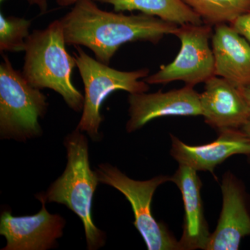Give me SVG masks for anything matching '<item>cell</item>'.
Segmentation results:
<instances>
[{"label": "cell", "instance_id": "6da1fadb", "mask_svg": "<svg viewBox=\"0 0 250 250\" xmlns=\"http://www.w3.org/2000/svg\"><path fill=\"white\" fill-rule=\"evenodd\" d=\"M60 21L67 45L86 47L106 65L124 44L142 41L156 45L164 36L174 35L179 27L143 13L104 11L95 0H78Z\"/></svg>", "mask_w": 250, "mask_h": 250}, {"label": "cell", "instance_id": "7a4b0ae2", "mask_svg": "<svg viewBox=\"0 0 250 250\" xmlns=\"http://www.w3.org/2000/svg\"><path fill=\"white\" fill-rule=\"evenodd\" d=\"M66 45L60 19L45 29L33 31L26 41L22 73L32 86L54 90L69 107L80 112L84 96L72 83V70L77 64Z\"/></svg>", "mask_w": 250, "mask_h": 250}, {"label": "cell", "instance_id": "3957f363", "mask_svg": "<svg viewBox=\"0 0 250 250\" xmlns=\"http://www.w3.org/2000/svg\"><path fill=\"white\" fill-rule=\"evenodd\" d=\"M64 146L66 167L44 192L46 201L65 205L78 215L84 227L87 248L100 249L104 246L106 234L95 226L92 216L93 195L100 182L95 171L90 169L88 140L77 128L65 137Z\"/></svg>", "mask_w": 250, "mask_h": 250}, {"label": "cell", "instance_id": "277c9868", "mask_svg": "<svg viewBox=\"0 0 250 250\" xmlns=\"http://www.w3.org/2000/svg\"><path fill=\"white\" fill-rule=\"evenodd\" d=\"M47 97L16 70L7 56L0 64V136L25 141L42 134L39 119L47 113Z\"/></svg>", "mask_w": 250, "mask_h": 250}, {"label": "cell", "instance_id": "5b68a950", "mask_svg": "<svg viewBox=\"0 0 250 250\" xmlns=\"http://www.w3.org/2000/svg\"><path fill=\"white\" fill-rule=\"evenodd\" d=\"M77 67L84 85V105L77 129L85 131L91 139L98 141L99 129L103 121L100 108L110 94L125 90L129 94L146 93L149 85L141 79L149 76L148 68L134 71H121L99 62L85 53L81 46H75Z\"/></svg>", "mask_w": 250, "mask_h": 250}, {"label": "cell", "instance_id": "8992f818", "mask_svg": "<svg viewBox=\"0 0 250 250\" xmlns=\"http://www.w3.org/2000/svg\"><path fill=\"white\" fill-rule=\"evenodd\" d=\"M99 182L115 188L131 204L134 213V225L149 250H181L165 225L156 221L151 210L153 195L161 184L171 181V177L159 175L146 181L130 179L116 167L100 164L95 170Z\"/></svg>", "mask_w": 250, "mask_h": 250}, {"label": "cell", "instance_id": "52a82bcc", "mask_svg": "<svg viewBox=\"0 0 250 250\" xmlns=\"http://www.w3.org/2000/svg\"><path fill=\"white\" fill-rule=\"evenodd\" d=\"M212 26L187 24L179 26L174 36L180 40L181 49L173 62L144 79L149 85L167 84L182 81L195 86L215 76V61L209 40Z\"/></svg>", "mask_w": 250, "mask_h": 250}, {"label": "cell", "instance_id": "ba28073f", "mask_svg": "<svg viewBox=\"0 0 250 250\" xmlns=\"http://www.w3.org/2000/svg\"><path fill=\"white\" fill-rule=\"evenodd\" d=\"M42 203L39 213L30 216L15 217L5 210L0 218V234L6 239L2 250H47L53 248L62 236L65 220L46 209L44 192L36 195Z\"/></svg>", "mask_w": 250, "mask_h": 250}, {"label": "cell", "instance_id": "9c48e42d", "mask_svg": "<svg viewBox=\"0 0 250 250\" xmlns=\"http://www.w3.org/2000/svg\"><path fill=\"white\" fill-rule=\"evenodd\" d=\"M127 132L132 133L152 120L165 116H202L200 94L193 86L154 93L129 94Z\"/></svg>", "mask_w": 250, "mask_h": 250}, {"label": "cell", "instance_id": "30bf717a", "mask_svg": "<svg viewBox=\"0 0 250 250\" xmlns=\"http://www.w3.org/2000/svg\"><path fill=\"white\" fill-rule=\"evenodd\" d=\"M221 190L223 208L206 250H238L242 239L250 236V212L243 184L228 172L224 174Z\"/></svg>", "mask_w": 250, "mask_h": 250}, {"label": "cell", "instance_id": "8fae6325", "mask_svg": "<svg viewBox=\"0 0 250 250\" xmlns=\"http://www.w3.org/2000/svg\"><path fill=\"white\" fill-rule=\"evenodd\" d=\"M170 138V155L179 165L188 166L197 172L213 174L215 167L230 156L250 155V138L241 129L220 130L218 139L202 146H188L172 134Z\"/></svg>", "mask_w": 250, "mask_h": 250}, {"label": "cell", "instance_id": "7c38bea8", "mask_svg": "<svg viewBox=\"0 0 250 250\" xmlns=\"http://www.w3.org/2000/svg\"><path fill=\"white\" fill-rule=\"evenodd\" d=\"M200 103L205 123L218 131L241 129L250 120L249 106L241 89L222 77L205 82Z\"/></svg>", "mask_w": 250, "mask_h": 250}, {"label": "cell", "instance_id": "4fadbf2b", "mask_svg": "<svg viewBox=\"0 0 250 250\" xmlns=\"http://www.w3.org/2000/svg\"><path fill=\"white\" fill-rule=\"evenodd\" d=\"M212 50L215 76L238 88H250V45L227 23L215 26Z\"/></svg>", "mask_w": 250, "mask_h": 250}, {"label": "cell", "instance_id": "5bb4252c", "mask_svg": "<svg viewBox=\"0 0 250 250\" xmlns=\"http://www.w3.org/2000/svg\"><path fill=\"white\" fill-rule=\"evenodd\" d=\"M171 182L180 190L185 210L183 233L179 241L181 250H206L211 233L204 213L200 192L202 184L197 171L179 165Z\"/></svg>", "mask_w": 250, "mask_h": 250}, {"label": "cell", "instance_id": "9a60e30c", "mask_svg": "<svg viewBox=\"0 0 250 250\" xmlns=\"http://www.w3.org/2000/svg\"><path fill=\"white\" fill-rule=\"evenodd\" d=\"M111 5L117 12L137 11L178 26L204 24L201 17L183 0H95Z\"/></svg>", "mask_w": 250, "mask_h": 250}, {"label": "cell", "instance_id": "2e32d148", "mask_svg": "<svg viewBox=\"0 0 250 250\" xmlns=\"http://www.w3.org/2000/svg\"><path fill=\"white\" fill-rule=\"evenodd\" d=\"M201 17L205 24L230 23L250 11V0H183Z\"/></svg>", "mask_w": 250, "mask_h": 250}, {"label": "cell", "instance_id": "e0dca14e", "mask_svg": "<svg viewBox=\"0 0 250 250\" xmlns=\"http://www.w3.org/2000/svg\"><path fill=\"white\" fill-rule=\"evenodd\" d=\"M31 21L25 18L0 14V52H24L30 35Z\"/></svg>", "mask_w": 250, "mask_h": 250}, {"label": "cell", "instance_id": "ac0fdd59", "mask_svg": "<svg viewBox=\"0 0 250 250\" xmlns=\"http://www.w3.org/2000/svg\"><path fill=\"white\" fill-rule=\"evenodd\" d=\"M229 24L238 34L246 39L250 45V11L238 16Z\"/></svg>", "mask_w": 250, "mask_h": 250}, {"label": "cell", "instance_id": "d6986e66", "mask_svg": "<svg viewBox=\"0 0 250 250\" xmlns=\"http://www.w3.org/2000/svg\"><path fill=\"white\" fill-rule=\"evenodd\" d=\"M49 0H27L31 5H35L40 10L41 14H44L48 9Z\"/></svg>", "mask_w": 250, "mask_h": 250}, {"label": "cell", "instance_id": "ffe728a7", "mask_svg": "<svg viewBox=\"0 0 250 250\" xmlns=\"http://www.w3.org/2000/svg\"><path fill=\"white\" fill-rule=\"evenodd\" d=\"M77 1L78 0H57V2L62 7H67L75 4Z\"/></svg>", "mask_w": 250, "mask_h": 250}, {"label": "cell", "instance_id": "44dd1931", "mask_svg": "<svg viewBox=\"0 0 250 250\" xmlns=\"http://www.w3.org/2000/svg\"><path fill=\"white\" fill-rule=\"evenodd\" d=\"M240 89L241 90L243 97L246 99L250 110V88H240Z\"/></svg>", "mask_w": 250, "mask_h": 250}, {"label": "cell", "instance_id": "7402d4cb", "mask_svg": "<svg viewBox=\"0 0 250 250\" xmlns=\"http://www.w3.org/2000/svg\"><path fill=\"white\" fill-rule=\"evenodd\" d=\"M241 129L250 138V120L242 126Z\"/></svg>", "mask_w": 250, "mask_h": 250}]
</instances>
